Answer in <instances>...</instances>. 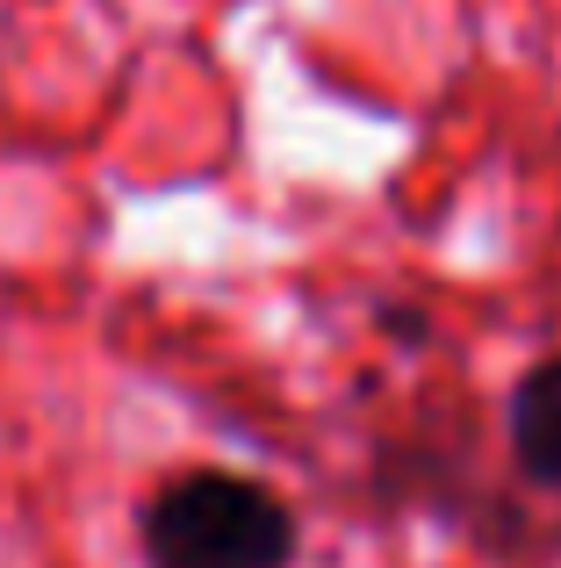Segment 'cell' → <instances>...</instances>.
<instances>
[{
    "label": "cell",
    "mask_w": 561,
    "mask_h": 568,
    "mask_svg": "<svg viewBox=\"0 0 561 568\" xmlns=\"http://www.w3.org/2000/svg\"><path fill=\"white\" fill-rule=\"evenodd\" d=\"M137 547L144 568H288L303 526L259 475L181 468L144 497Z\"/></svg>",
    "instance_id": "6da1fadb"
},
{
    "label": "cell",
    "mask_w": 561,
    "mask_h": 568,
    "mask_svg": "<svg viewBox=\"0 0 561 568\" xmlns=\"http://www.w3.org/2000/svg\"><path fill=\"white\" fill-rule=\"evenodd\" d=\"M504 439H511L519 475L561 489V353L519 375V388L504 403Z\"/></svg>",
    "instance_id": "7a4b0ae2"
}]
</instances>
